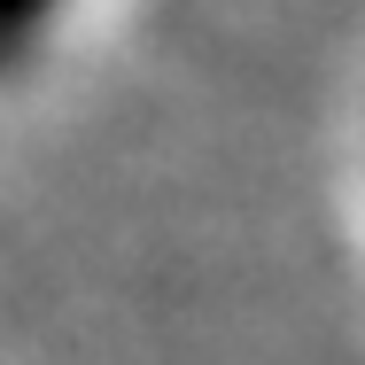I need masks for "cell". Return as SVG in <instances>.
<instances>
[{"mask_svg": "<svg viewBox=\"0 0 365 365\" xmlns=\"http://www.w3.org/2000/svg\"><path fill=\"white\" fill-rule=\"evenodd\" d=\"M63 16V0H0V78L16 71L39 39H47V24Z\"/></svg>", "mask_w": 365, "mask_h": 365, "instance_id": "obj_1", "label": "cell"}]
</instances>
